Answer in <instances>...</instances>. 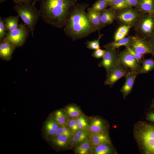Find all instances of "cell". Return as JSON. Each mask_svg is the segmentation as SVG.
Masks as SVG:
<instances>
[{
    "label": "cell",
    "instance_id": "d4e9b609",
    "mask_svg": "<svg viewBox=\"0 0 154 154\" xmlns=\"http://www.w3.org/2000/svg\"><path fill=\"white\" fill-rule=\"evenodd\" d=\"M19 16H10L3 19L7 31L9 32L17 29L19 26Z\"/></svg>",
    "mask_w": 154,
    "mask_h": 154
},
{
    "label": "cell",
    "instance_id": "f1b7e54d",
    "mask_svg": "<svg viewBox=\"0 0 154 154\" xmlns=\"http://www.w3.org/2000/svg\"><path fill=\"white\" fill-rule=\"evenodd\" d=\"M76 120L79 130L90 133L88 117L83 113L76 118Z\"/></svg>",
    "mask_w": 154,
    "mask_h": 154
},
{
    "label": "cell",
    "instance_id": "6da1fadb",
    "mask_svg": "<svg viewBox=\"0 0 154 154\" xmlns=\"http://www.w3.org/2000/svg\"><path fill=\"white\" fill-rule=\"evenodd\" d=\"M89 6L87 3L77 2L72 9L64 27L65 34L73 41L87 37L96 31L85 11Z\"/></svg>",
    "mask_w": 154,
    "mask_h": 154
},
{
    "label": "cell",
    "instance_id": "8fae6325",
    "mask_svg": "<svg viewBox=\"0 0 154 154\" xmlns=\"http://www.w3.org/2000/svg\"><path fill=\"white\" fill-rule=\"evenodd\" d=\"M119 56L120 64L128 68L131 71L136 72L138 74L141 66L140 63L132 55L125 49L119 52Z\"/></svg>",
    "mask_w": 154,
    "mask_h": 154
},
{
    "label": "cell",
    "instance_id": "1f68e13d",
    "mask_svg": "<svg viewBox=\"0 0 154 154\" xmlns=\"http://www.w3.org/2000/svg\"><path fill=\"white\" fill-rule=\"evenodd\" d=\"M109 5V4L104 0H97L91 8L93 10L100 13Z\"/></svg>",
    "mask_w": 154,
    "mask_h": 154
},
{
    "label": "cell",
    "instance_id": "ba28073f",
    "mask_svg": "<svg viewBox=\"0 0 154 154\" xmlns=\"http://www.w3.org/2000/svg\"><path fill=\"white\" fill-rule=\"evenodd\" d=\"M105 48V53L102 60L99 63L98 65L100 67L105 68L107 76L113 69L120 63L119 52L116 49L110 48Z\"/></svg>",
    "mask_w": 154,
    "mask_h": 154
},
{
    "label": "cell",
    "instance_id": "7c38bea8",
    "mask_svg": "<svg viewBox=\"0 0 154 154\" xmlns=\"http://www.w3.org/2000/svg\"><path fill=\"white\" fill-rule=\"evenodd\" d=\"M90 133H107L106 123L102 119L98 117H88Z\"/></svg>",
    "mask_w": 154,
    "mask_h": 154
},
{
    "label": "cell",
    "instance_id": "277c9868",
    "mask_svg": "<svg viewBox=\"0 0 154 154\" xmlns=\"http://www.w3.org/2000/svg\"><path fill=\"white\" fill-rule=\"evenodd\" d=\"M135 135L146 153L154 154V126L141 123Z\"/></svg>",
    "mask_w": 154,
    "mask_h": 154
},
{
    "label": "cell",
    "instance_id": "9c48e42d",
    "mask_svg": "<svg viewBox=\"0 0 154 154\" xmlns=\"http://www.w3.org/2000/svg\"><path fill=\"white\" fill-rule=\"evenodd\" d=\"M132 48L136 52L143 55L150 54L154 56V46L148 40L137 35L132 36Z\"/></svg>",
    "mask_w": 154,
    "mask_h": 154
},
{
    "label": "cell",
    "instance_id": "4fadbf2b",
    "mask_svg": "<svg viewBox=\"0 0 154 154\" xmlns=\"http://www.w3.org/2000/svg\"><path fill=\"white\" fill-rule=\"evenodd\" d=\"M0 40V58L3 60L9 61L11 59L16 48L11 42L4 39Z\"/></svg>",
    "mask_w": 154,
    "mask_h": 154
},
{
    "label": "cell",
    "instance_id": "9a60e30c",
    "mask_svg": "<svg viewBox=\"0 0 154 154\" xmlns=\"http://www.w3.org/2000/svg\"><path fill=\"white\" fill-rule=\"evenodd\" d=\"M89 138L92 147L101 144H110L111 143L108 135L106 133H90Z\"/></svg>",
    "mask_w": 154,
    "mask_h": 154
},
{
    "label": "cell",
    "instance_id": "3957f363",
    "mask_svg": "<svg viewBox=\"0 0 154 154\" xmlns=\"http://www.w3.org/2000/svg\"><path fill=\"white\" fill-rule=\"evenodd\" d=\"M35 3L15 4L13 8L29 30L33 37L35 25L40 17V13L35 6Z\"/></svg>",
    "mask_w": 154,
    "mask_h": 154
},
{
    "label": "cell",
    "instance_id": "f35d334b",
    "mask_svg": "<svg viewBox=\"0 0 154 154\" xmlns=\"http://www.w3.org/2000/svg\"><path fill=\"white\" fill-rule=\"evenodd\" d=\"M129 6L135 7L139 4L140 0H125Z\"/></svg>",
    "mask_w": 154,
    "mask_h": 154
},
{
    "label": "cell",
    "instance_id": "30bf717a",
    "mask_svg": "<svg viewBox=\"0 0 154 154\" xmlns=\"http://www.w3.org/2000/svg\"><path fill=\"white\" fill-rule=\"evenodd\" d=\"M130 71L128 68L119 64L114 67L106 76L107 78L104 84L112 87L119 79L122 77H125Z\"/></svg>",
    "mask_w": 154,
    "mask_h": 154
},
{
    "label": "cell",
    "instance_id": "484cf974",
    "mask_svg": "<svg viewBox=\"0 0 154 154\" xmlns=\"http://www.w3.org/2000/svg\"><path fill=\"white\" fill-rule=\"evenodd\" d=\"M52 116L61 126H65L68 119L64 110H59L54 112Z\"/></svg>",
    "mask_w": 154,
    "mask_h": 154
},
{
    "label": "cell",
    "instance_id": "836d02e7",
    "mask_svg": "<svg viewBox=\"0 0 154 154\" xmlns=\"http://www.w3.org/2000/svg\"><path fill=\"white\" fill-rule=\"evenodd\" d=\"M62 134L66 135L71 138L73 133L65 125L60 126L56 130L54 136Z\"/></svg>",
    "mask_w": 154,
    "mask_h": 154
},
{
    "label": "cell",
    "instance_id": "d6a6232c",
    "mask_svg": "<svg viewBox=\"0 0 154 154\" xmlns=\"http://www.w3.org/2000/svg\"><path fill=\"white\" fill-rule=\"evenodd\" d=\"M99 36L97 39L92 41H87L85 43L86 47L90 49L96 50L100 48L99 41L103 35L98 31Z\"/></svg>",
    "mask_w": 154,
    "mask_h": 154
},
{
    "label": "cell",
    "instance_id": "60d3db41",
    "mask_svg": "<svg viewBox=\"0 0 154 154\" xmlns=\"http://www.w3.org/2000/svg\"><path fill=\"white\" fill-rule=\"evenodd\" d=\"M149 40L154 46V29L152 32Z\"/></svg>",
    "mask_w": 154,
    "mask_h": 154
},
{
    "label": "cell",
    "instance_id": "44dd1931",
    "mask_svg": "<svg viewBox=\"0 0 154 154\" xmlns=\"http://www.w3.org/2000/svg\"><path fill=\"white\" fill-rule=\"evenodd\" d=\"M49 139L51 141L56 147L61 148H65L70 147L71 138L63 134L53 136Z\"/></svg>",
    "mask_w": 154,
    "mask_h": 154
},
{
    "label": "cell",
    "instance_id": "f6af8a7d",
    "mask_svg": "<svg viewBox=\"0 0 154 154\" xmlns=\"http://www.w3.org/2000/svg\"><path fill=\"white\" fill-rule=\"evenodd\" d=\"M7 0H0V3H2Z\"/></svg>",
    "mask_w": 154,
    "mask_h": 154
},
{
    "label": "cell",
    "instance_id": "ac0fdd59",
    "mask_svg": "<svg viewBox=\"0 0 154 154\" xmlns=\"http://www.w3.org/2000/svg\"><path fill=\"white\" fill-rule=\"evenodd\" d=\"M87 10L92 24L96 31H100L104 27L101 23L100 13L93 10L90 7L88 8Z\"/></svg>",
    "mask_w": 154,
    "mask_h": 154
},
{
    "label": "cell",
    "instance_id": "ee69618b",
    "mask_svg": "<svg viewBox=\"0 0 154 154\" xmlns=\"http://www.w3.org/2000/svg\"><path fill=\"white\" fill-rule=\"evenodd\" d=\"M42 0H33V2L35 3L36 2H41Z\"/></svg>",
    "mask_w": 154,
    "mask_h": 154
},
{
    "label": "cell",
    "instance_id": "8992f818",
    "mask_svg": "<svg viewBox=\"0 0 154 154\" xmlns=\"http://www.w3.org/2000/svg\"><path fill=\"white\" fill-rule=\"evenodd\" d=\"M115 20L121 25L134 27L142 14L135 8L129 6L122 9L116 11Z\"/></svg>",
    "mask_w": 154,
    "mask_h": 154
},
{
    "label": "cell",
    "instance_id": "d590c367",
    "mask_svg": "<svg viewBox=\"0 0 154 154\" xmlns=\"http://www.w3.org/2000/svg\"><path fill=\"white\" fill-rule=\"evenodd\" d=\"M125 50L132 55L138 62L141 63L144 58V55L136 52L131 47H125Z\"/></svg>",
    "mask_w": 154,
    "mask_h": 154
},
{
    "label": "cell",
    "instance_id": "52a82bcc",
    "mask_svg": "<svg viewBox=\"0 0 154 154\" xmlns=\"http://www.w3.org/2000/svg\"><path fill=\"white\" fill-rule=\"evenodd\" d=\"M29 31L24 24H19L16 29L8 32L3 38L9 41L16 48L23 46L29 35Z\"/></svg>",
    "mask_w": 154,
    "mask_h": 154
},
{
    "label": "cell",
    "instance_id": "603a6c76",
    "mask_svg": "<svg viewBox=\"0 0 154 154\" xmlns=\"http://www.w3.org/2000/svg\"><path fill=\"white\" fill-rule=\"evenodd\" d=\"M92 148V145L89 138L75 147L74 151L78 154H91Z\"/></svg>",
    "mask_w": 154,
    "mask_h": 154
},
{
    "label": "cell",
    "instance_id": "7402d4cb",
    "mask_svg": "<svg viewBox=\"0 0 154 154\" xmlns=\"http://www.w3.org/2000/svg\"><path fill=\"white\" fill-rule=\"evenodd\" d=\"M132 44V36H128L117 41L109 42L104 46L105 48H110L114 49L119 48L120 46L131 47Z\"/></svg>",
    "mask_w": 154,
    "mask_h": 154
},
{
    "label": "cell",
    "instance_id": "e575fe53",
    "mask_svg": "<svg viewBox=\"0 0 154 154\" xmlns=\"http://www.w3.org/2000/svg\"><path fill=\"white\" fill-rule=\"evenodd\" d=\"M66 126L73 134L79 130L75 118L68 119Z\"/></svg>",
    "mask_w": 154,
    "mask_h": 154
},
{
    "label": "cell",
    "instance_id": "bcb514c9",
    "mask_svg": "<svg viewBox=\"0 0 154 154\" xmlns=\"http://www.w3.org/2000/svg\"><path fill=\"white\" fill-rule=\"evenodd\" d=\"M152 15H153V17H154V11H153V13Z\"/></svg>",
    "mask_w": 154,
    "mask_h": 154
},
{
    "label": "cell",
    "instance_id": "8d00e7d4",
    "mask_svg": "<svg viewBox=\"0 0 154 154\" xmlns=\"http://www.w3.org/2000/svg\"><path fill=\"white\" fill-rule=\"evenodd\" d=\"M7 31L3 19L0 17V40L3 39L7 35Z\"/></svg>",
    "mask_w": 154,
    "mask_h": 154
},
{
    "label": "cell",
    "instance_id": "ffe728a7",
    "mask_svg": "<svg viewBox=\"0 0 154 154\" xmlns=\"http://www.w3.org/2000/svg\"><path fill=\"white\" fill-rule=\"evenodd\" d=\"M116 11L110 8L106 9L100 13V19L102 24L104 27L112 24L115 20Z\"/></svg>",
    "mask_w": 154,
    "mask_h": 154
},
{
    "label": "cell",
    "instance_id": "4316f807",
    "mask_svg": "<svg viewBox=\"0 0 154 154\" xmlns=\"http://www.w3.org/2000/svg\"><path fill=\"white\" fill-rule=\"evenodd\" d=\"M141 68L138 72V74L147 73L154 69V59L143 58L141 63Z\"/></svg>",
    "mask_w": 154,
    "mask_h": 154
},
{
    "label": "cell",
    "instance_id": "7a4b0ae2",
    "mask_svg": "<svg viewBox=\"0 0 154 154\" xmlns=\"http://www.w3.org/2000/svg\"><path fill=\"white\" fill-rule=\"evenodd\" d=\"M78 0H42L39 11L46 23L59 28L64 27Z\"/></svg>",
    "mask_w": 154,
    "mask_h": 154
},
{
    "label": "cell",
    "instance_id": "5b68a950",
    "mask_svg": "<svg viewBox=\"0 0 154 154\" xmlns=\"http://www.w3.org/2000/svg\"><path fill=\"white\" fill-rule=\"evenodd\" d=\"M136 35L149 40L154 29L152 14H142L134 27Z\"/></svg>",
    "mask_w": 154,
    "mask_h": 154
},
{
    "label": "cell",
    "instance_id": "83f0119b",
    "mask_svg": "<svg viewBox=\"0 0 154 154\" xmlns=\"http://www.w3.org/2000/svg\"><path fill=\"white\" fill-rule=\"evenodd\" d=\"M110 144H101L92 147V154H109L112 153V150Z\"/></svg>",
    "mask_w": 154,
    "mask_h": 154
},
{
    "label": "cell",
    "instance_id": "e0dca14e",
    "mask_svg": "<svg viewBox=\"0 0 154 154\" xmlns=\"http://www.w3.org/2000/svg\"><path fill=\"white\" fill-rule=\"evenodd\" d=\"M135 8L142 14H152L154 11V0H140Z\"/></svg>",
    "mask_w": 154,
    "mask_h": 154
},
{
    "label": "cell",
    "instance_id": "5bb4252c",
    "mask_svg": "<svg viewBox=\"0 0 154 154\" xmlns=\"http://www.w3.org/2000/svg\"><path fill=\"white\" fill-rule=\"evenodd\" d=\"M138 75L136 72L130 71L125 77V83L120 90L122 93L124 98L125 99L131 91L136 78Z\"/></svg>",
    "mask_w": 154,
    "mask_h": 154
},
{
    "label": "cell",
    "instance_id": "f546056e",
    "mask_svg": "<svg viewBox=\"0 0 154 154\" xmlns=\"http://www.w3.org/2000/svg\"><path fill=\"white\" fill-rule=\"evenodd\" d=\"M131 28V27L128 26L121 25L115 33L114 41H117L125 37Z\"/></svg>",
    "mask_w": 154,
    "mask_h": 154
},
{
    "label": "cell",
    "instance_id": "7dc6e473",
    "mask_svg": "<svg viewBox=\"0 0 154 154\" xmlns=\"http://www.w3.org/2000/svg\"><path fill=\"white\" fill-rule=\"evenodd\" d=\"M153 106H154V102H153Z\"/></svg>",
    "mask_w": 154,
    "mask_h": 154
},
{
    "label": "cell",
    "instance_id": "b9f144b4",
    "mask_svg": "<svg viewBox=\"0 0 154 154\" xmlns=\"http://www.w3.org/2000/svg\"><path fill=\"white\" fill-rule=\"evenodd\" d=\"M147 119L150 121L154 122V113L149 114L147 116Z\"/></svg>",
    "mask_w": 154,
    "mask_h": 154
},
{
    "label": "cell",
    "instance_id": "7bdbcfd3",
    "mask_svg": "<svg viewBox=\"0 0 154 154\" xmlns=\"http://www.w3.org/2000/svg\"><path fill=\"white\" fill-rule=\"evenodd\" d=\"M110 5L115 0H104Z\"/></svg>",
    "mask_w": 154,
    "mask_h": 154
},
{
    "label": "cell",
    "instance_id": "d6986e66",
    "mask_svg": "<svg viewBox=\"0 0 154 154\" xmlns=\"http://www.w3.org/2000/svg\"><path fill=\"white\" fill-rule=\"evenodd\" d=\"M90 133L79 130L73 133L70 139L71 147H75L89 138Z\"/></svg>",
    "mask_w": 154,
    "mask_h": 154
},
{
    "label": "cell",
    "instance_id": "cb8c5ba5",
    "mask_svg": "<svg viewBox=\"0 0 154 154\" xmlns=\"http://www.w3.org/2000/svg\"><path fill=\"white\" fill-rule=\"evenodd\" d=\"M64 110L68 119H76L83 113L79 106L73 104L67 105Z\"/></svg>",
    "mask_w": 154,
    "mask_h": 154
},
{
    "label": "cell",
    "instance_id": "ab89813d",
    "mask_svg": "<svg viewBox=\"0 0 154 154\" xmlns=\"http://www.w3.org/2000/svg\"><path fill=\"white\" fill-rule=\"evenodd\" d=\"M33 0H13V2L15 4L26 3L31 4Z\"/></svg>",
    "mask_w": 154,
    "mask_h": 154
},
{
    "label": "cell",
    "instance_id": "2e32d148",
    "mask_svg": "<svg viewBox=\"0 0 154 154\" xmlns=\"http://www.w3.org/2000/svg\"><path fill=\"white\" fill-rule=\"evenodd\" d=\"M60 126L52 116L47 120L45 124L46 137L50 139L53 137L56 130Z\"/></svg>",
    "mask_w": 154,
    "mask_h": 154
},
{
    "label": "cell",
    "instance_id": "74e56055",
    "mask_svg": "<svg viewBox=\"0 0 154 154\" xmlns=\"http://www.w3.org/2000/svg\"><path fill=\"white\" fill-rule=\"evenodd\" d=\"M105 50H103L99 48L96 50L92 55L93 57L98 59L103 57L105 53Z\"/></svg>",
    "mask_w": 154,
    "mask_h": 154
},
{
    "label": "cell",
    "instance_id": "4dcf8cb0",
    "mask_svg": "<svg viewBox=\"0 0 154 154\" xmlns=\"http://www.w3.org/2000/svg\"><path fill=\"white\" fill-rule=\"evenodd\" d=\"M129 6L125 0H115L109 5L110 8L116 11Z\"/></svg>",
    "mask_w": 154,
    "mask_h": 154
}]
</instances>
